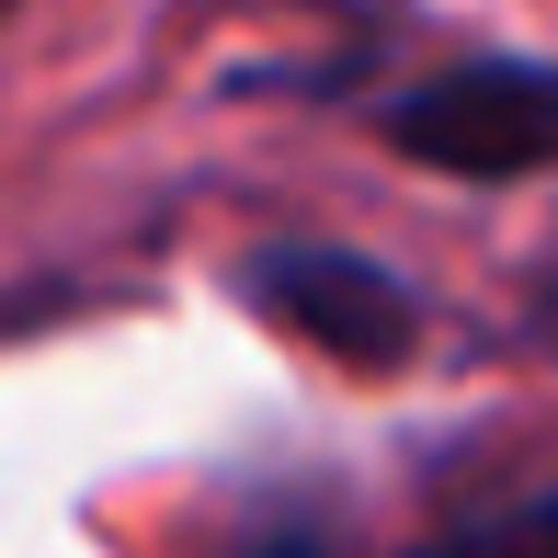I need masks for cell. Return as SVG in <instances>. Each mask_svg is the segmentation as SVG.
I'll return each mask as SVG.
<instances>
[{
	"label": "cell",
	"mask_w": 558,
	"mask_h": 558,
	"mask_svg": "<svg viewBox=\"0 0 558 558\" xmlns=\"http://www.w3.org/2000/svg\"><path fill=\"white\" fill-rule=\"evenodd\" d=\"M376 137L445 183H536L558 171V58H456L388 92Z\"/></svg>",
	"instance_id": "6da1fadb"
},
{
	"label": "cell",
	"mask_w": 558,
	"mask_h": 558,
	"mask_svg": "<svg viewBox=\"0 0 558 558\" xmlns=\"http://www.w3.org/2000/svg\"><path fill=\"white\" fill-rule=\"evenodd\" d=\"M240 308L263 331L308 342L319 365H353V376H388L434 342V308H422L411 274H388L376 251H342V240H263L240 263Z\"/></svg>",
	"instance_id": "7a4b0ae2"
},
{
	"label": "cell",
	"mask_w": 558,
	"mask_h": 558,
	"mask_svg": "<svg viewBox=\"0 0 558 558\" xmlns=\"http://www.w3.org/2000/svg\"><path fill=\"white\" fill-rule=\"evenodd\" d=\"M411 558H558V490L547 501H501V513H468L445 536H422Z\"/></svg>",
	"instance_id": "3957f363"
},
{
	"label": "cell",
	"mask_w": 558,
	"mask_h": 558,
	"mask_svg": "<svg viewBox=\"0 0 558 558\" xmlns=\"http://www.w3.org/2000/svg\"><path fill=\"white\" fill-rule=\"evenodd\" d=\"M240 558H342V524H331V501H308V513H274V524H251Z\"/></svg>",
	"instance_id": "277c9868"
},
{
	"label": "cell",
	"mask_w": 558,
	"mask_h": 558,
	"mask_svg": "<svg viewBox=\"0 0 558 558\" xmlns=\"http://www.w3.org/2000/svg\"><path fill=\"white\" fill-rule=\"evenodd\" d=\"M536 342L558 353V274H547V308H536Z\"/></svg>",
	"instance_id": "5b68a950"
},
{
	"label": "cell",
	"mask_w": 558,
	"mask_h": 558,
	"mask_svg": "<svg viewBox=\"0 0 558 558\" xmlns=\"http://www.w3.org/2000/svg\"><path fill=\"white\" fill-rule=\"evenodd\" d=\"M12 12H23V0H0V23H12Z\"/></svg>",
	"instance_id": "8992f818"
}]
</instances>
